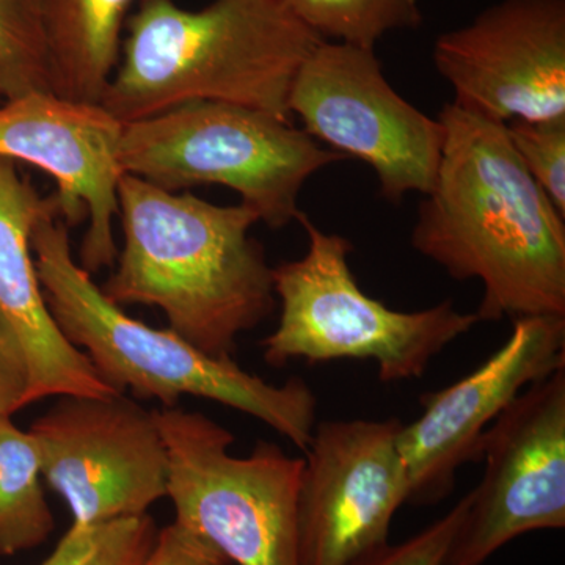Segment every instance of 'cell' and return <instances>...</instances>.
<instances>
[{
	"instance_id": "9c48e42d",
	"label": "cell",
	"mask_w": 565,
	"mask_h": 565,
	"mask_svg": "<svg viewBox=\"0 0 565 565\" xmlns=\"http://www.w3.org/2000/svg\"><path fill=\"white\" fill-rule=\"evenodd\" d=\"M32 423L43 479L74 525L145 515L169 492V452L154 411L126 394L58 396Z\"/></svg>"
},
{
	"instance_id": "ba28073f",
	"label": "cell",
	"mask_w": 565,
	"mask_h": 565,
	"mask_svg": "<svg viewBox=\"0 0 565 565\" xmlns=\"http://www.w3.org/2000/svg\"><path fill=\"white\" fill-rule=\"evenodd\" d=\"M288 109L311 139L367 163L386 202L433 191L444 125L394 90L374 50L321 41L294 77Z\"/></svg>"
},
{
	"instance_id": "30bf717a",
	"label": "cell",
	"mask_w": 565,
	"mask_h": 565,
	"mask_svg": "<svg viewBox=\"0 0 565 565\" xmlns=\"http://www.w3.org/2000/svg\"><path fill=\"white\" fill-rule=\"evenodd\" d=\"M484 476L441 565H484L520 535L565 527V364L490 426Z\"/></svg>"
},
{
	"instance_id": "ffe728a7",
	"label": "cell",
	"mask_w": 565,
	"mask_h": 565,
	"mask_svg": "<svg viewBox=\"0 0 565 565\" xmlns=\"http://www.w3.org/2000/svg\"><path fill=\"white\" fill-rule=\"evenodd\" d=\"M150 515L74 525L41 565H147L158 539Z\"/></svg>"
},
{
	"instance_id": "5bb4252c",
	"label": "cell",
	"mask_w": 565,
	"mask_h": 565,
	"mask_svg": "<svg viewBox=\"0 0 565 565\" xmlns=\"http://www.w3.org/2000/svg\"><path fill=\"white\" fill-rule=\"evenodd\" d=\"M122 125L102 104L54 93H28L0 107V158L31 163L54 178L61 221L68 228L88 222L79 259L88 274L117 262Z\"/></svg>"
},
{
	"instance_id": "d6986e66",
	"label": "cell",
	"mask_w": 565,
	"mask_h": 565,
	"mask_svg": "<svg viewBox=\"0 0 565 565\" xmlns=\"http://www.w3.org/2000/svg\"><path fill=\"white\" fill-rule=\"evenodd\" d=\"M51 90L50 54L40 0H0V96Z\"/></svg>"
},
{
	"instance_id": "7402d4cb",
	"label": "cell",
	"mask_w": 565,
	"mask_h": 565,
	"mask_svg": "<svg viewBox=\"0 0 565 565\" xmlns=\"http://www.w3.org/2000/svg\"><path fill=\"white\" fill-rule=\"evenodd\" d=\"M467 504L468 497L465 494L451 511L419 533L401 544H386L352 565H441L462 522Z\"/></svg>"
},
{
	"instance_id": "277c9868",
	"label": "cell",
	"mask_w": 565,
	"mask_h": 565,
	"mask_svg": "<svg viewBox=\"0 0 565 565\" xmlns=\"http://www.w3.org/2000/svg\"><path fill=\"white\" fill-rule=\"evenodd\" d=\"M32 252L52 318L115 393L156 399L162 407H177L182 396L203 397L259 419L302 451L308 448L318 399L302 379L267 384L172 329L131 318L74 259L68 226L55 215L33 226Z\"/></svg>"
},
{
	"instance_id": "8fae6325",
	"label": "cell",
	"mask_w": 565,
	"mask_h": 565,
	"mask_svg": "<svg viewBox=\"0 0 565 565\" xmlns=\"http://www.w3.org/2000/svg\"><path fill=\"white\" fill-rule=\"evenodd\" d=\"M401 426L396 418L316 424L300 476V565H352L388 544L411 497Z\"/></svg>"
},
{
	"instance_id": "5b68a950",
	"label": "cell",
	"mask_w": 565,
	"mask_h": 565,
	"mask_svg": "<svg viewBox=\"0 0 565 565\" xmlns=\"http://www.w3.org/2000/svg\"><path fill=\"white\" fill-rule=\"evenodd\" d=\"M297 222L308 248L302 258L273 267L280 318L262 343L269 366L371 360L382 382L415 381L479 323L476 313H462L452 300L419 311L392 310L360 288L345 237L322 232L303 212Z\"/></svg>"
},
{
	"instance_id": "6da1fadb",
	"label": "cell",
	"mask_w": 565,
	"mask_h": 565,
	"mask_svg": "<svg viewBox=\"0 0 565 565\" xmlns=\"http://www.w3.org/2000/svg\"><path fill=\"white\" fill-rule=\"evenodd\" d=\"M437 181L411 243L455 280H478L479 322L565 316V215L527 172L504 122L448 103Z\"/></svg>"
},
{
	"instance_id": "2e32d148",
	"label": "cell",
	"mask_w": 565,
	"mask_h": 565,
	"mask_svg": "<svg viewBox=\"0 0 565 565\" xmlns=\"http://www.w3.org/2000/svg\"><path fill=\"white\" fill-rule=\"evenodd\" d=\"M51 90L99 104L120 62L121 29L136 0H40Z\"/></svg>"
},
{
	"instance_id": "3957f363",
	"label": "cell",
	"mask_w": 565,
	"mask_h": 565,
	"mask_svg": "<svg viewBox=\"0 0 565 565\" xmlns=\"http://www.w3.org/2000/svg\"><path fill=\"white\" fill-rule=\"evenodd\" d=\"M321 41L281 0H214L202 10L141 0L99 104L121 122L192 102L289 121L294 77Z\"/></svg>"
},
{
	"instance_id": "9a60e30c",
	"label": "cell",
	"mask_w": 565,
	"mask_h": 565,
	"mask_svg": "<svg viewBox=\"0 0 565 565\" xmlns=\"http://www.w3.org/2000/svg\"><path fill=\"white\" fill-rule=\"evenodd\" d=\"M47 215L61 218L54 195L41 196L17 162L0 158V316L24 349L29 367L28 405L51 396H111L90 360L58 329L44 299L32 232Z\"/></svg>"
},
{
	"instance_id": "8992f818",
	"label": "cell",
	"mask_w": 565,
	"mask_h": 565,
	"mask_svg": "<svg viewBox=\"0 0 565 565\" xmlns=\"http://www.w3.org/2000/svg\"><path fill=\"white\" fill-rule=\"evenodd\" d=\"M344 159L291 121L221 102L184 103L125 122L118 150L122 173L167 192L223 185L274 230L299 217L305 182Z\"/></svg>"
},
{
	"instance_id": "44dd1931",
	"label": "cell",
	"mask_w": 565,
	"mask_h": 565,
	"mask_svg": "<svg viewBox=\"0 0 565 565\" xmlns=\"http://www.w3.org/2000/svg\"><path fill=\"white\" fill-rule=\"evenodd\" d=\"M527 172L565 215V117L505 125Z\"/></svg>"
},
{
	"instance_id": "52a82bcc",
	"label": "cell",
	"mask_w": 565,
	"mask_h": 565,
	"mask_svg": "<svg viewBox=\"0 0 565 565\" xmlns=\"http://www.w3.org/2000/svg\"><path fill=\"white\" fill-rule=\"evenodd\" d=\"M169 452V492L178 525L214 545L230 564L300 565L302 457L258 441L230 452L234 435L200 412L154 411Z\"/></svg>"
},
{
	"instance_id": "7a4b0ae2",
	"label": "cell",
	"mask_w": 565,
	"mask_h": 565,
	"mask_svg": "<svg viewBox=\"0 0 565 565\" xmlns=\"http://www.w3.org/2000/svg\"><path fill=\"white\" fill-rule=\"evenodd\" d=\"M122 250L103 292L111 302L158 307L169 329L200 351L233 359L241 334L277 307L273 267L250 236L258 215L217 206L122 174Z\"/></svg>"
},
{
	"instance_id": "cb8c5ba5",
	"label": "cell",
	"mask_w": 565,
	"mask_h": 565,
	"mask_svg": "<svg viewBox=\"0 0 565 565\" xmlns=\"http://www.w3.org/2000/svg\"><path fill=\"white\" fill-rule=\"evenodd\" d=\"M147 565H230V563L210 542L174 522L159 531Z\"/></svg>"
},
{
	"instance_id": "603a6c76",
	"label": "cell",
	"mask_w": 565,
	"mask_h": 565,
	"mask_svg": "<svg viewBox=\"0 0 565 565\" xmlns=\"http://www.w3.org/2000/svg\"><path fill=\"white\" fill-rule=\"evenodd\" d=\"M29 367L24 349L9 322L0 316V416L28 407Z\"/></svg>"
},
{
	"instance_id": "4fadbf2b",
	"label": "cell",
	"mask_w": 565,
	"mask_h": 565,
	"mask_svg": "<svg viewBox=\"0 0 565 565\" xmlns=\"http://www.w3.org/2000/svg\"><path fill=\"white\" fill-rule=\"evenodd\" d=\"M565 364V316L516 319L505 343L452 385L419 397L423 414L397 435L408 504L440 503L457 471L481 460L490 426L527 386Z\"/></svg>"
},
{
	"instance_id": "7c38bea8",
	"label": "cell",
	"mask_w": 565,
	"mask_h": 565,
	"mask_svg": "<svg viewBox=\"0 0 565 565\" xmlns=\"http://www.w3.org/2000/svg\"><path fill=\"white\" fill-rule=\"evenodd\" d=\"M433 58L465 110L504 125L565 117V0H501L438 36Z\"/></svg>"
},
{
	"instance_id": "ac0fdd59",
	"label": "cell",
	"mask_w": 565,
	"mask_h": 565,
	"mask_svg": "<svg viewBox=\"0 0 565 565\" xmlns=\"http://www.w3.org/2000/svg\"><path fill=\"white\" fill-rule=\"evenodd\" d=\"M322 40L374 50L386 33L423 24L418 0H281Z\"/></svg>"
},
{
	"instance_id": "e0dca14e",
	"label": "cell",
	"mask_w": 565,
	"mask_h": 565,
	"mask_svg": "<svg viewBox=\"0 0 565 565\" xmlns=\"http://www.w3.org/2000/svg\"><path fill=\"white\" fill-rule=\"evenodd\" d=\"M39 444L11 416H0V556L20 555L50 539L55 522L44 497Z\"/></svg>"
}]
</instances>
